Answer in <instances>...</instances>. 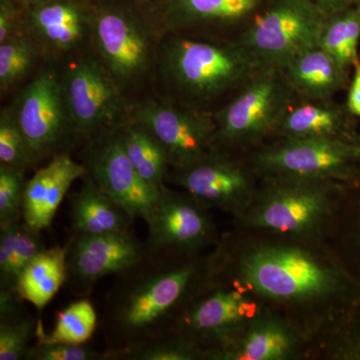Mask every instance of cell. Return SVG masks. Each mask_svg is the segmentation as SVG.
<instances>
[{"label": "cell", "mask_w": 360, "mask_h": 360, "mask_svg": "<svg viewBox=\"0 0 360 360\" xmlns=\"http://www.w3.org/2000/svg\"><path fill=\"white\" fill-rule=\"evenodd\" d=\"M214 262L198 255L148 252L115 274L104 298L101 328L106 360L172 335Z\"/></svg>", "instance_id": "1"}, {"label": "cell", "mask_w": 360, "mask_h": 360, "mask_svg": "<svg viewBox=\"0 0 360 360\" xmlns=\"http://www.w3.org/2000/svg\"><path fill=\"white\" fill-rule=\"evenodd\" d=\"M161 71L175 103L214 113L264 68L238 41L167 34Z\"/></svg>", "instance_id": "2"}, {"label": "cell", "mask_w": 360, "mask_h": 360, "mask_svg": "<svg viewBox=\"0 0 360 360\" xmlns=\"http://www.w3.org/2000/svg\"><path fill=\"white\" fill-rule=\"evenodd\" d=\"M239 276L258 295L283 303L338 300L360 309V281L347 267L295 246L262 245L243 255Z\"/></svg>", "instance_id": "3"}, {"label": "cell", "mask_w": 360, "mask_h": 360, "mask_svg": "<svg viewBox=\"0 0 360 360\" xmlns=\"http://www.w3.org/2000/svg\"><path fill=\"white\" fill-rule=\"evenodd\" d=\"M293 92L277 68H262L215 111V148L250 153L276 135Z\"/></svg>", "instance_id": "4"}, {"label": "cell", "mask_w": 360, "mask_h": 360, "mask_svg": "<svg viewBox=\"0 0 360 360\" xmlns=\"http://www.w3.org/2000/svg\"><path fill=\"white\" fill-rule=\"evenodd\" d=\"M260 179L262 186L246 217L248 224L257 229L295 236L317 229L345 187V184L331 180Z\"/></svg>", "instance_id": "5"}, {"label": "cell", "mask_w": 360, "mask_h": 360, "mask_svg": "<svg viewBox=\"0 0 360 360\" xmlns=\"http://www.w3.org/2000/svg\"><path fill=\"white\" fill-rule=\"evenodd\" d=\"M326 18L311 0H269L238 42L265 68H281L319 45Z\"/></svg>", "instance_id": "6"}, {"label": "cell", "mask_w": 360, "mask_h": 360, "mask_svg": "<svg viewBox=\"0 0 360 360\" xmlns=\"http://www.w3.org/2000/svg\"><path fill=\"white\" fill-rule=\"evenodd\" d=\"M248 156L260 177L347 184L360 167L349 141L328 139H271Z\"/></svg>", "instance_id": "7"}, {"label": "cell", "mask_w": 360, "mask_h": 360, "mask_svg": "<svg viewBox=\"0 0 360 360\" xmlns=\"http://www.w3.org/2000/svg\"><path fill=\"white\" fill-rule=\"evenodd\" d=\"M25 136L32 165L68 153L78 139L66 104L63 80L42 70L26 85L11 111Z\"/></svg>", "instance_id": "8"}, {"label": "cell", "mask_w": 360, "mask_h": 360, "mask_svg": "<svg viewBox=\"0 0 360 360\" xmlns=\"http://www.w3.org/2000/svg\"><path fill=\"white\" fill-rule=\"evenodd\" d=\"M258 179L248 153L215 148L189 167L170 169L167 181L184 188L205 210L238 213L253 202Z\"/></svg>", "instance_id": "9"}, {"label": "cell", "mask_w": 360, "mask_h": 360, "mask_svg": "<svg viewBox=\"0 0 360 360\" xmlns=\"http://www.w3.org/2000/svg\"><path fill=\"white\" fill-rule=\"evenodd\" d=\"M63 80L71 122L79 141L90 142L117 131L123 110L122 89L101 60L84 58Z\"/></svg>", "instance_id": "10"}, {"label": "cell", "mask_w": 360, "mask_h": 360, "mask_svg": "<svg viewBox=\"0 0 360 360\" xmlns=\"http://www.w3.org/2000/svg\"><path fill=\"white\" fill-rule=\"evenodd\" d=\"M134 120L160 142L170 169L189 167L215 148L217 127L210 111L188 108L172 99L148 101L137 106Z\"/></svg>", "instance_id": "11"}, {"label": "cell", "mask_w": 360, "mask_h": 360, "mask_svg": "<svg viewBox=\"0 0 360 360\" xmlns=\"http://www.w3.org/2000/svg\"><path fill=\"white\" fill-rule=\"evenodd\" d=\"M66 285L77 297H87L97 281L118 274L148 252V243L134 229L103 234L73 233L66 243Z\"/></svg>", "instance_id": "12"}, {"label": "cell", "mask_w": 360, "mask_h": 360, "mask_svg": "<svg viewBox=\"0 0 360 360\" xmlns=\"http://www.w3.org/2000/svg\"><path fill=\"white\" fill-rule=\"evenodd\" d=\"M212 270L172 333L200 347L206 357L238 335L255 312V304L238 290L213 285Z\"/></svg>", "instance_id": "13"}, {"label": "cell", "mask_w": 360, "mask_h": 360, "mask_svg": "<svg viewBox=\"0 0 360 360\" xmlns=\"http://www.w3.org/2000/svg\"><path fill=\"white\" fill-rule=\"evenodd\" d=\"M85 148L82 165L87 174L131 219L146 221L160 188L149 186L137 174L125 150L120 129L87 142Z\"/></svg>", "instance_id": "14"}, {"label": "cell", "mask_w": 360, "mask_h": 360, "mask_svg": "<svg viewBox=\"0 0 360 360\" xmlns=\"http://www.w3.org/2000/svg\"><path fill=\"white\" fill-rule=\"evenodd\" d=\"M205 210L186 191L177 193L163 184L146 221L149 250L198 255L217 239Z\"/></svg>", "instance_id": "15"}, {"label": "cell", "mask_w": 360, "mask_h": 360, "mask_svg": "<svg viewBox=\"0 0 360 360\" xmlns=\"http://www.w3.org/2000/svg\"><path fill=\"white\" fill-rule=\"evenodd\" d=\"M269 0H168L167 34L239 41Z\"/></svg>", "instance_id": "16"}, {"label": "cell", "mask_w": 360, "mask_h": 360, "mask_svg": "<svg viewBox=\"0 0 360 360\" xmlns=\"http://www.w3.org/2000/svg\"><path fill=\"white\" fill-rule=\"evenodd\" d=\"M91 34L101 63L120 89L139 82L150 68L153 35L127 14L106 11L99 14Z\"/></svg>", "instance_id": "17"}, {"label": "cell", "mask_w": 360, "mask_h": 360, "mask_svg": "<svg viewBox=\"0 0 360 360\" xmlns=\"http://www.w3.org/2000/svg\"><path fill=\"white\" fill-rule=\"evenodd\" d=\"M357 134V117L335 98L293 96L277 127L274 139L350 141Z\"/></svg>", "instance_id": "18"}, {"label": "cell", "mask_w": 360, "mask_h": 360, "mask_svg": "<svg viewBox=\"0 0 360 360\" xmlns=\"http://www.w3.org/2000/svg\"><path fill=\"white\" fill-rule=\"evenodd\" d=\"M86 174L84 165L73 160L70 153L51 158L45 167L27 179L23 221L39 231L49 229L73 182Z\"/></svg>", "instance_id": "19"}, {"label": "cell", "mask_w": 360, "mask_h": 360, "mask_svg": "<svg viewBox=\"0 0 360 360\" xmlns=\"http://www.w3.org/2000/svg\"><path fill=\"white\" fill-rule=\"evenodd\" d=\"M279 70L293 94L304 98H335L347 91L352 75L319 45L300 52Z\"/></svg>", "instance_id": "20"}, {"label": "cell", "mask_w": 360, "mask_h": 360, "mask_svg": "<svg viewBox=\"0 0 360 360\" xmlns=\"http://www.w3.org/2000/svg\"><path fill=\"white\" fill-rule=\"evenodd\" d=\"M73 233L103 234L134 229V219L110 198L89 174L80 188L70 194Z\"/></svg>", "instance_id": "21"}, {"label": "cell", "mask_w": 360, "mask_h": 360, "mask_svg": "<svg viewBox=\"0 0 360 360\" xmlns=\"http://www.w3.org/2000/svg\"><path fill=\"white\" fill-rule=\"evenodd\" d=\"M295 340L284 324L274 319L255 321L221 347L207 354L210 359L281 360L292 354Z\"/></svg>", "instance_id": "22"}, {"label": "cell", "mask_w": 360, "mask_h": 360, "mask_svg": "<svg viewBox=\"0 0 360 360\" xmlns=\"http://www.w3.org/2000/svg\"><path fill=\"white\" fill-rule=\"evenodd\" d=\"M87 25L77 6L66 2H51L33 11L30 33L45 51L63 53L77 49L84 41L89 34Z\"/></svg>", "instance_id": "23"}, {"label": "cell", "mask_w": 360, "mask_h": 360, "mask_svg": "<svg viewBox=\"0 0 360 360\" xmlns=\"http://www.w3.org/2000/svg\"><path fill=\"white\" fill-rule=\"evenodd\" d=\"M66 283V246L45 248L21 272L16 292L44 309Z\"/></svg>", "instance_id": "24"}, {"label": "cell", "mask_w": 360, "mask_h": 360, "mask_svg": "<svg viewBox=\"0 0 360 360\" xmlns=\"http://www.w3.org/2000/svg\"><path fill=\"white\" fill-rule=\"evenodd\" d=\"M125 150L137 174L149 186L160 189L167 182L170 163L155 135L137 122L120 129Z\"/></svg>", "instance_id": "25"}, {"label": "cell", "mask_w": 360, "mask_h": 360, "mask_svg": "<svg viewBox=\"0 0 360 360\" xmlns=\"http://www.w3.org/2000/svg\"><path fill=\"white\" fill-rule=\"evenodd\" d=\"M18 293L0 292V360L26 359L39 322L25 314Z\"/></svg>", "instance_id": "26"}, {"label": "cell", "mask_w": 360, "mask_h": 360, "mask_svg": "<svg viewBox=\"0 0 360 360\" xmlns=\"http://www.w3.org/2000/svg\"><path fill=\"white\" fill-rule=\"evenodd\" d=\"M360 4L326 15L319 45L347 70L360 58Z\"/></svg>", "instance_id": "27"}, {"label": "cell", "mask_w": 360, "mask_h": 360, "mask_svg": "<svg viewBox=\"0 0 360 360\" xmlns=\"http://www.w3.org/2000/svg\"><path fill=\"white\" fill-rule=\"evenodd\" d=\"M97 326V314L94 304L87 297L60 310L56 314V324L51 333L46 335L42 328L41 322L37 326V341L49 342H65L82 345L87 343Z\"/></svg>", "instance_id": "28"}, {"label": "cell", "mask_w": 360, "mask_h": 360, "mask_svg": "<svg viewBox=\"0 0 360 360\" xmlns=\"http://www.w3.org/2000/svg\"><path fill=\"white\" fill-rule=\"evenodd\" d=\"M37 44L18 35L0 44V89L6 91L30 72L37 60Z\"/></svg>", "instance_id": "29"}, {"label": "cell", "mask_w": 360, "mask_h": 360, "mask_svg": "<svg viewBox=\"0 0 360 360\" xmlns=\"http://www.w3.org/2000/svg\"><path fill=\"white\" fill-rule=\"evenodd\" d=\"M206 359L205 352L191 341L172 333L116 355L113 360H195Z\"/></svg>", "instance_id": "30"}, {"label": "cell", "mask_w": 360, "mask_h": 360, "mask_svg": "<svg viewBox=\"0 0 360 360\" xmlns=\"http://www.w3.org/2000/svg\"><path fill=\"white\" fill-rule=\"evenodd\" d=\"M0 167L26 170L33 167L25 136L9 110L0 117Z\"/></svg>", "instance_id": "31"}, {"label": "cell", "mask_w": 360, "mask_h": 360, "mask_svg": "<svg viewBox=\"0 0 360 360\" xmlns=\"http://www.w3.org/2000/svg\"><path fill=\"white\" fill-rule=\"evenodd\" d=\"M25 170L0 167V226L22 220Z\"/></svg>", "instance_id": "32"}, {"label": "cell", "mask_w": 360, "mask_h": 360, "mask_svg": "<svg viewBox=\"0 0 360 360\" xmlns=\"http://www.w3.org/2000/svg\"><path fill=\"white\" fill-rule=\"evenodd\" d=\"M343 198L347 202L345 239L352 265L350 271L360 281V167L354 179L345 186Z\"/></svg>", "instance_id": "33"}, {"label": "cell", "mask_w": 360, "mask_h": 360, "mask_svg": "<svg viewBox=\"0 0 360 360\" xmlns=\"http://www.w3.org/2000/svg\"><path fill=\"white\" fill-rule=\"evenodd\" d=\"M27 360H106L105 352H98L87 343L37 341L28 350Z\"/></svg>", "instance_id": "34"}, {"label": "cell", "mask_w": 360, "mask_h": 360, "mask_svg": "<svg viewBox=\"0 0 360 360\" xmlns=\"http://www.w3.org/2000/svg\"><path fill=\"white\" fill-rule=\"evenodd\" d=\"M45 248L40 231L20 220L16 225L13 265V281L15 288H18L21 272Z\"/></svg>", "instance_id": "35"}, {"label": "cell", "mask_w": 360, "mask_h": 360, "mask_svg": "<svg viewBox=\"0 0 360 360\" xmlns=\"http://www.w3.org/2000/svg\"><path fill=\"white\" fill-rule=\"evenodd\" d=\"M18 222L0 226V292L18 293L13 281L14 245Z\"/></svg>", "instance_id": "36"}, {"label": "cell", "mask_w": 360, "mask_h": 360, "mask_svg": "<svg viewBox=\"0 0 360 360\" xmlns=\"http://www.w3.org/2000/svg\"><path fill=\"white\" fill-rule=\"evenodd\" d=\"M345 324L347 328L341 355L345 359H360V309Z\"/></svg>", "instance_id": "37"}, {"label": "cell", "mask_w": 360, "mask_h": 360, "mask_svg": "<svg viewBox=\"0 0 360 360\" xmlns=\"http://www.w3.org/2000/svg\"><path fill=\"white\" fill-rule=\"evenodd\" d=\"M345 105L356 117H360V58L355 61L352 68V80L347 89Z\"/></svg>", "instance_id": "38"}, {"label": "cell", "mask_w": 360, "mask_h": 360, "mask_svg": "<svg viewBox=\"0 0 360 360\" xmlns=\"http://www.w3.org/2000/svg\"><path fill=\"white\" fill-rule=\"evenodd\" d=\"M16 32V23L13 13L2 4L0 11V44H4L6 40L18 37Z\"/></svg>", "instance_id": "39"}, {"label": "cell", "mask_w": 360, "mask_h": 360, "mask_svg": "<svg viewBox=\"0 0 360 360\" xmlns=\"http://www.w3.org/2000/svg\"><path fill=\"white\" fill-rule=\"evenodd\" d=\"M326 15L360 4V0H311Z\"/></svg>", "instance_id": "40"}, {"label": "cell", "mask_w": 360, "mask_h": 360, "mask_svg": "<svg viewBox=\"0 0 360 360\" xmlns=\"http://www.w3.org/2000/svg\"><path fill=\"white\" fill-rule=\"evenodd\" d=\"M352 148L354 149L355 155L360 162V134L357 132L356 134L352 137V141H349Z\"/></svg>", "instance_id": "41"}, {"label": "cell", "mask_w": 360, "mask_h": 360, "mask_svg": "<svg viewBox=\"0 0 360 360\" xmlns=\"http://www.w3.org/2000/svg\"><path fill=\"white\" fill-rule=\"evenodd\" d=\"M22 1H26V2H40V1H41V0H22Z\"/></svg>", "instance_id": "42"}]
</instances>
